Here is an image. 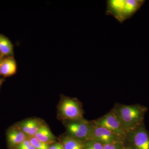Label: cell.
Segmentation results:
<instances>
[{
    "instance_id": "2e32d148",
    "label": "cell",
    "mask_w": 149,
    "mask_h": 149,
    "mask_svg": "<svg viewBox=\"0 0 149 149\" xmlns=\"http://www.w3.org/2000/svg\"><path fill=\"white\" fill-rule=\"evenodd\" d=\"M104 149H125L122 141H117L104 145Z\"/></svg>"
},
{
    "instance_id": "9c48e42d",
    "label": "cell",
    "mask_w": 149,
    "mask_h": 149,
    "mask_svg": "<svg viewBox=\"0 0 149 149\" xmlns=\"http://www.w3.org/2000/svg\"><path fill=\"white\" fill-rule=\"evenodd\" d=\"M42 123L40 119L31 118L22 121L16 125L28 138L35 136Z\"/></svg>"
},
{
    "instance_id": "ffe728a7",
    "label": "cell",
    "mask_w": 149,
    "mask_h": 149,
    "mask_svg": "<svg viewBox=\"0 0 149 149\" xmlns=\"http://www.w3.org/2000/svg\"><path fill=\"white\" fill-rule=\"evenodd\" d=\"M3 58H4L2 57H0V67H1V64L2 62Z\"/></svg>"
},
{
    "instance_id": "d6986e66",
    "label": "cell",
    "mask_w": 149,
    "mask_h": 149,
    "mask_svg": "<svg viewBox=\"0 0 149 149\" xmlns=\"http://www.w3.org/2000/svg\"><path fill=\"white\" fill-rule=\"evenodd\" d=\"M4 82V80L3 79H0V89H1V86L2 85L3 82Z\"/></svg>"
},
{
    "instance_id": "8fae6325",
    "label": "cell",
    "mask_w": 149,
    "mask_h": 149,
    "mask_svg": "<svg viewBox=\"0 0 149 149\" xmlns=\"http://www.w3.org/2000/svg\"><path fill=\"white\" fill-rule=\"evenodd\" d=\"M34 137L49 145L55 143V136L51 132L47 125L43 123L40 126Z\"/></svg>"
},
{
    "instance_id": "8992f818",
    "label": "cell",
    "mask_w": 149,
    "mask_h": 149,
    "mask_svg": "<svg viewBox=\"0 0 149 149\" xmlns=\"http://www.w3.org/2000/svg\"><path fill=\"white\" fill-rule=\"evenodd\" d=\"M90 140L100 142L104 145L112 143L117 141H122L120 136L102 126L96 125L93 120Z\"/></svg>"
},
{
    "instance_id": "7c38bea8",
    "label": "cell",
    "mask_w": 149,
    "mask_h": 149,
    "mask_svg": "<svg viewBox=\"0 0 149 149\" xmlns=\"http://www.w3.org/2000/svg\"><path fill=\"white\" fill-rule=\"evenodd\" d=\"M0 52L3 58L14 56L13 45L5 35L0 34Z\"/></svg>"
},
{
    "instance_id": "277c9868",
    "label": "cell",
    "mask_w": 149,
    "mask_h": 149,
    "mask_svg": "<svg viewBox=\"0 0 149 149\" xmlns=\"http://www.w3.org/2000/svg\"><path fill=\"white\" fill-rule=\"evenodd\" d=\"M123 143L126 149H149V131L145 124L126 131Z\"/></svg>"
},
{
    "instance_id": "4fadbf2b",
    "label": "cell",
    "mask_w": 149,
    "mask_h": 149,
    "mask_svg": "<svg viewBox=\"0 0 149 149\" xmlns=\"http://www.w3.org/2000/svg\"><path fill=\"white\" fill-rule=\"evenodd\" d=\"M61 143L64 149H83L84 142L66 134L62 138Z\"/></svg>"
},
{
    "instance_id": "30bf717a",
    "label": "cell",
    "mask_w": 149,
    "mask_h": 149,
    "mask_svg": "<svg viewBox=\"0 0 149 149\" xmlns=\"http://www.w3.org/2000/svg\"><path fill=\"white\" fill-rule=\"evenodd\" d=\"M17 70V64L14 56L4 58L0 67V75L10 77L16 74Z\"/></svg>"
},
{
    "instance_id": "7a4b0ae2",
    "label": "cell",
    "mask_w": 149,
    "mask_h": 149,
    "mask_svg": "<svg viewBox=\"0 0 149 149\" xmlns=\"http://www.w3.org/2000/svg\"><path fill=\"white\" fill-rule=\"evenodd\" d=\"M145 1L144 0H108L106 15L113 17L122 24L131 18Z\"/></svg>"
},
{
    "instance_id": "44dd1931",
    "label": "cell",
    "mask_w": 149,
    "mask_h": 149,
    "mask_svg": "<svg viewBox=\"0 0 149 149\" xmlns=\"http://www.w3.org/2000/svg\"><path fill=\"white\" fill-rule=\"evenodd\" d=\"M0 57H3L2 56V55H1V52H0Z\"/></svg>"
},
{
    "instance_id": "7402d4cb",
    "label": "cell",
    "mask_w": 149,
    "mask_h": 149,
    "mask_svg": "<svg viewBox=\"0 0 149 149\" xmlns=\"http://www.w3.org/2000/svg\"></svg>"
},
{
    "instance_id": "ba28073f",
    "label": "cell",
    "mask_w": 149,
    "mask_h": 149,
    "mask_svg": "<svg viewBox=\"0 0 149 149\" xmlns=\"http://www.w3.org/2000/svg\"><path fill=\"white\" fill-rule=\"evenodd\" d=\"M6 138L8 146L10 149H15L28 139L16 125L9 128L6 133Z\"/></svg>"
},
{
    "instance_id": "ac0fdd59",
    "label": "cell",
    "mask_w": 149,
    "mask_h": 149,
    "mask_svg": "<svg viewBox=\"0 0 149 149\" xmlns=\"http://www.w3.org/2000/svg\"><path fill=\"white\" fill-rule=\"evenodd\" d=\"M48 149H64L62 144L60 143H54L49 146Z\"/></svg>"
},
{
    "instance_id": "3957f363",
    "label": "cell",
    "mask_w": 149,
    "mask_h": 149,
    "mask_svg": "<svg viewBox=\"0 0 149 149\" xmlns=\"http://www.w3.org/2000/svg\"><path fill=\"white\" fill-rule=\"evenodd\" d=\"M58 116L64 121L84 119L83 104L76 98L62 95L58 107Z\"/></svg>"
},
{
    "instance_id": "5b68a950",
    "label": "cell",
    "mask_w": 149,
    "mask_h": 149,
    "mask_svg": "<svg viewBox=\"0 0 149 149\" xmlns=\"http://www.w3.org/2000/svg\"><path fill=\"white\" fill-rule=\"evenodd\" d=\"M67 135L84 142L90 140L92 120H82L64 121Z\"/></svg>"
},
{
    "instance_id": "5bb4252c",
    "label": "cell",
    "mask_w": 149,
    "mask_h": 149,
    "mask_svg": "<svg viewBox=\"0 0 149 149\" xmlns=\"http://www.w3.org/2000/svg\"><path fill=\"white\" fill-rule=\"evenodd\" d=\"M83 149H104V145L97 141L89 140L84 142Z\"/></svg>"
},
{
    "instance_id": "52a82bcc",
    "label": "cell",
    "mask_w": 149,
    "mask_h": 149,
    "mask_svg": "<svg viewBox=\"0 0 149 149\" xmlns=\"http://www.w3.org/2000/svg\"><path fill=\"white\" fill-rule=\"evenodd\" d=\"M93 121L96 125L107 128L123 139L126 132L111 110L103 116Z\"/></svg>"
},
{
    "instance_id": "9a60e30c",
    "label": "cell",
    "mask_w": 149,
    "mask_h": 149,
    "mask_svg": "<svg viewBox=\"0 0 149 149\" xmlns=\"http://www.w3.org/2000/svg\"><path fill=\"white\" fill-rule=\"evenodd\" d=\"M31 144L35 149H48L49 145L39 141L35 137H29L28 138Z\"/></svg>"
},
{
    "instance_id": "e0dca14e",
    "label": "cell",
    "mask_w": 149,
    "mask_h": 149,
    "mask_svg": "<svg viewBox=\"0 0 149 149\" xmlns=\"http://www.w3.org/2000/svg\"><path fill=\"white\" fill-rule=\"evenodd\" d=\"M15 149H35L32 146L29 139H27Z\"/></svg>"
},
{
    "instance_id": "6da1fadb",
    "label": "cell",
    "mask_w": 149,
    "mask_h": 149,
    "mask_svg": "<svg viewBox=\"0 0 149 149\" xmlns=\"http://www.w3.org/2000/svg\"><path fill=\"white\" fill-rule=\"evenodd\" d=\"M148 110L147 107L140 104L116 103L111 110L126 132L144 123V118Z\"/></svg>"
}]
</instances>
